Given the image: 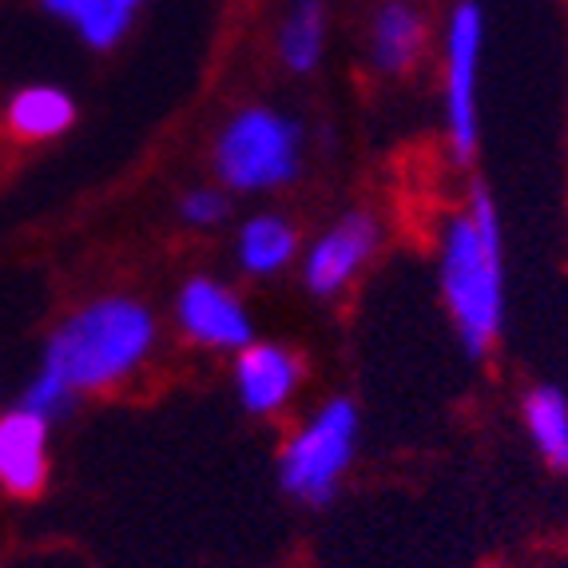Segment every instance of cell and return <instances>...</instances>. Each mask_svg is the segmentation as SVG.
I'll return each instance as SVG.
<instances>
[{
	"instance_id": "6da1fadb",
	"label": "cell",
	"mask_w": 568,
	"mask_h": 568,
	"mask_svg": "<svg viewBox=\"0 0 568 568\" xmlns=\"http://www.w3.org/2000/svg\"><path fill=\"white\" fill-rule=\"evenodd\" d=\"M155 334L160 326L152 306L132 294H100L77 306L48 334L37 374L20 394V406L57 426L84 394H100L135 378L152 358Z\"/></svg>"
},
{
	"instance_id": "7a4b0ae2",
	"label": "cell",
	"mask_w": 568,
	"mask_h": 568,
	"mask_svg": "<svg viewBox=\"0 0 568 568\" xmlns=\"http://www.w3.org/2000/svg\"><path fill=\"white\" fill-rule=\"evenodd\" d=\"M437 278L462 346L474 358L493 354L505 326V239L497 200L481 180L442 227Z\"/></svg>"
},
{
	"instance_id": "3957f363",
	"label": "cell",
	"mask_w": 568,
	"mask_h": 568,
	"mask_svg": "<svg viewBox=\"0 0 568 568\" xmlns=\"http://www.w3.org/2000/svg\"><path fill=\"white\" fill-rule=\"evenodd\" d=\"M211 160L227 191H275L303 168V135L283 112L251 104L219 128Z\"/></svg>"
},
{
	"instance_id": "277c9868",
	"label": "cell",
	"mask_w": 568,
	"mask_h": 568,
	"mask_svg": "<svg viewBox=\"0 0 568 568\" xmlns=\"http://www.w3.org/2000/svg\"><path fill=\"white\" fill-rule=\"evenodd\" d=\"M358 446V406L351 398H331L311 422L286 437L278 454V477L303 505H326L338 493Z\"/></svg>"
},
{
	"instance_id": "5b68a950",
	"label": "cell",
	"mask_w": 568,
	"mask_h": 568,
	"mask_svg": "<svg viewBox=\"0 0 568 568\" xmlns=\"http://www.w3.org/2000/svg\"><path fill=\"white\" fill-rule=\"evenodd\" d=\"M485 12L477 0H462L446 24V64H442V95H446V132L457 163H469L481 143L477 88H481Z\"/></svg>"
},
{
	"instance_id": "8992f818",
	"label": "cell",
	"mask_w": 568,
	"mask_h": 568,
	"mask_svg": "<svg viewBox=\"0 0 568 568\" xmlns=\"http://www.w3.org/2000/svg\"><path fill=\"white\" fill-rule=\"evenodd\" d=\"M382 243L378 219L369 211H346L331 231L314 239L303 255V283L318 298H338L346 294L358 275L374 263Z\"/></svg>"
},
{
	"instance_id": "52a82bcc",
	"label": "cell",
	"mask_w": 568,
	"mask_h": 568,
	"mask_svg": "<svg viewBox=\"0 0 568 568\" xmlns=\"http://www.w3.org/2000/svg\"><path fill=\"white\" fill-rule=\"evenodd\" d=\"M175 323H180L183 338L207 346V351H243L246 342H255L243 298L207 275H195L180 286Z\"/></svg>"
},
{
	"instance_id": "ba28073f",
	"label": "cell",
	"mask_w": 568,
	"mask_h": 568,
	"mask_svg": "<svg viewBox=\"0 0 568 568\" xmlns=\"http://www.w3.org/2000/svg\"><path fill=\"white\" fill-rule=\"evenodd\" d=\"M429 12L422 0H378L366 20V60L382 80H406L426 60Z\"/></svg>"
},
{
	"instance_id": "9c48e42d",
	"label": "cell",
	"mask_w": 568,
	"mask_h": 568,
	"mask_svg": "<svg viewBox=\"0 0 568 568\" xmlns=\"http://www.w3.org/2000/svg\"><path fill=\"white\" fill-rule=\"evenodd\" d=\"M52 422L17 402L0 414V489L12 497H37L52 465Z\"/></svg>"
},
{
	"instance_id": "30bf717a",
	"label": "cell",
	"mask_w": 568,
	"mask_h": 568,
	"mask_svg": "<svg viewBox=\"0 0 568 568\" xmlns=\"http://www.w3.org/2000/svg\"><path fill=\"white\" fill-rule=\"evenodd\" d=\"M303 386V358L278 342H246L235 358V389L251 414L271 417Z\"/></svg>"
},
{
	"instance_id": "8fae6325",
	"label": "cell",
	"mask_w": 568,
	"mask_h": 568,
	"mask_svg": "<svg viewBox=\"0 0 568 568\" xmlns=\"http://www.w3.org/2000/svg\"><path fill=\"white\" fill-rule=\"evenodd\" d=\"M40 4L48 17H57L60 24L77 32L88 48L108 52L128 37L143 0H40Z\"/></svg>"
},
{
	"instance_id": "7c38bea8",
	"label": "cell",
	"mask_w": 568,
	"mask_h": 568,
	"mask_svg": "<svg viewBox=\"0 0 568 568\" xmlns=\"http://www.w3.org/2000/svg\"><path fill=\"white\" fill-rule=\"evenodd\" d=\"M4 123L20 140H57L77 123V100L57 84H24L12 92Z\"/></svg>"
},
{
	"instance_id": "4fadbf2b",
	"label": "cell",
	"mask_w": 568,
	"mask_h": 568,
	"mask_svg": "<svg viewBox=\"0 0 568 568\" xmlns=\"http://www.w3.org/2000/svg\"><path fill=\"white\" fill-rule=\"evenodd\" d=\"M235 255L251 278H271L298 258V231L283 215H251L239 227Z\"/></svg>"
},
{
	"instance_id": "5bb4252c",
	"label": "cell",
	"mask_w": 568,
	"mask_h": 568,
	"mask_svg": "<svg viewBox=\"0 0 568 568\" xmlns=\"http://www.w3.org/2000/svg\"><path fill=\"white\" fill-rule=\"evenodd\" d=\"M326 48V0H291L278 20V60L286 72L306 77Z\"/></svg>"
},
{
	"instance_id": "9a60e30c",
	"label": "cell",
	"mask_w": 568,
	"mask_h": 568,
	"mask_svg": "<svg viewBox=\"0 0 568 568\" xmlns=\"http://www.w3.org/2000/svg\"><path fill=\"white\" fill-rule=\"evenodd\" d=\"M521 417L540 462L568 474V398L552 386H532L521 398Z\"/></svg>"
},
{
	"instance_id": "2e32d148",
	"label": "cell",
	"mask_w": 568,
	"mask_h": 568,
	"mask_svg": "<svg viewBox=\"0 0 568 568\" xmlns=\"http://www.w3.org/2000/svg\"><path fill=\"white\" fill-rule=\"evenodd\" d=\"M227 211H231L227 187H195L180 200V219L187 227H200V231L219 227L227 219Z\"/></svg>"
}]
</instances>
